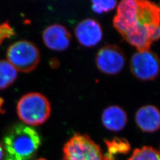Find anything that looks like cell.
<instances>
[{
    "instance_id": "6da1fadb",
    "label": "cell",
    "mask_w": 160,
    "mask_h": 160,
    "mask_svg": "<svg viewBox=\"0 0 160 160\" xmlns=\"http://www.w3.org/2000/svg\"><path fill=\"white\" fill-rule=\"evenodd\" d=\"M160 9L145 0H123L118 6L113 24L122 38L138 52L150 50L160 35Z\"/></svg>"
},
{
    "instance_id": "7c38bea8",
    "label": "cell",
    "mask_w": 160,
    "mask_h": 160,
    "mask_svg": "<svg viewBox=\"0 0 160 160\" xmlns=\"http://www.w3.org/2000/svg\"><path fill=\"white\" fill-rule=\"evenodd\" d=\"M108 147V153L103 157V160H114L115 156L126 154L130 150V145L123 138H115L112 141H105Z\"/></svg>"
},
{
    "instance_id": "e0dca14e",
    "label": "cell",
    "mask_w": 160,
    "mask_h": 160,
    "mask_svg": "<svg viewBox=\"0 0 160 160\" xmlns=\"http://www.w3.org/2000/svg\"><path fill=\"white\" fill-rule=\"evenodd\" d=\"M2 156H3V149L2 148L1 145H0V160H1Z\"/></svg>"
},
{
    "instance_id": "5bb4252c",
    "label": "cell",
    "mask_w": 160,
    "mask_h": 160,
    "mask_svg": "<svg viewBox=\"0 0 160 160\" xmlns=\"http://www.w3.org/2000/svg\"><path fill=\"white\" fill-rule=\"evenodd\" d=\"M128 160H160V152L152 147L144 146L135 149Z\"/></svg>"
},
{
    "instance_id": "9a60e30c",
    "label": "cell",
    "mask_w": 160,
    "mask_h": 160,
    "mask_svg": "<svg viewBox=\"0 0 160 160\" xmlns=\"http://www.w3.org/2000/svg\"><path fill=\"white\" fill-rule=\"evenodd\" d=\"M118 4V1L115 0L111 1H92V10L97 14H102L113 10Z\"/></svg>"
},
{
    "instance_id": "8fae6325",
    "label": "cell",
    "mask_w": 160,
    "mask_h": 160,
    "mask_svg": "<svg viewBox=\"0 0 160 160\" xmlns=\"http://www.w3.org/2000/svg\"><path fill=\"white\" fill-rule=\"evenodd\" d=\"M128 119L126 112L116 105L104 109L102 115L103 125L111 131L119 132L123 129L127 125Z\"/></svg>"
},
{
    "instance_id": "9c48e42d",
    "label": "cell",
    "mask_w": 160,
    "mask_h": 160,
    "mask_svg": "<svg viewBox=\"0 0 160 160\" xmlns=\"http://www.w3.org/2000/svg\"><path fill=\"white\" fill-rule=\"evenodd\" d=\"M42 38L45 45L49 49L55 51H63L68 48L72 36L65 26L54 24L44 30Z\"/></svg>"
},
{
    "instance_id": "30bf717a",
    "label": "cell",
    "mask_w": 160,
    "mask_h": 160,
    "mask_svg": "<svg viewBox=\"0 0 160 160\" xmlns=\"http://www.w3.org/2000/svg\"><path fill=\"white\" fill-rule=\"evenodd\" d=\"M135 122L138 128L143 132L157 131L160 126V111L153 105L142 106L135 114Z\"/></svg>"
},
{
    "instance_id": "ba28073f",
    "label": "cell",
    "mask_w": 160,
    "mask_h": 160,
    "mask_svg": "<svg viewBox=\"0 0 160 160\" xmlns=\"http://www.w3.org/2000/svg\"><path fill=\"white\" fill-rule=\"evenodd\" d=\"M77 39L81 45L87 48L96 46L103 38L100 24L93 18H86L78 23L75 29Z\"/></svg>"
},
{
    "instance_id": "8992f818",
    "label": "cell",
    "mask_w": 160,
    "mask_h": 160,
    "mask_svg": "<svg viewBox=\"0 0 160 160\" xmlns=\"http://www.w3.org/2000/svg\"><path fill=\"white\" fill-rule=\"evenodd\" d=\"M132 74L142 81L154 80L160 71V60L158 56L150 50L138 51L130 61Z\"/></svg>"
},
{
    "instance_id": "277c9868",
    "label": "cell",
    "mask_w": 160,
    "mask_h": 160,
    "mask_svg": "<svg viewBox=\"0 0 160 160\" xmlns=\"http://www.w3.org/2000/svg\"><path fill=\"white\" fill-rule=\"evenodd\" d=\"M7 57L17 70L29 72L33 71L39 63L40 51L30 41L18 40L8 47Z\"/></svg>"
},
{
    "instance_id": "7a4b0ae2",
    "label": "cell",
    "mask_w": 160,
    "mask_h": 160,
    "mask_svg": "<svg viewBox=\"0 0 160 160\" xmlns=\"http://www.w3.org/2000/svg\"><path fill=\"white\" fill-rule=\"evenodd\" d=\"M41 144L39 133L32 126L16 124L3 139L5 160H30Z\"/></svg>"
},
{
    "instance_id": "2e32d148",
    "label": "cell",
    "mask_w": 160,
    "mask_h": 160,
    "mask_svg": "<svg viewBox=\"0 0 160 160\" xmlns=\"http://www.w3.org/2000/svg\"><path fill=\"white\" fill-rule=\"evenodd\" d=\"M14 34V29L8 22L0 24V44L6 38L11 37Z\"/></svg>"
},
{
    "instance_id": "ac0fdd59",
    "label": "cell",
    "mask_w": 160,
    "mask_h": 160,
    "mask_svg": "<svg viewBox=\"0 0 160 160\" xmlns=\"http://www.w3.org/2000/svg\"><path fill=\"white\" fill-rule=\"evenodd\" d=\"M46 160V159H45V158H39V159H38V160Z\"/></svg>"
},
{
    "instance_id": "4fadbf2b",
    "label": "cell",
    "mask_w": 160,
    "mask_h": 160,
    "mask_svg": "<svg viewBox=\"0 0 160 160\" xmlns=\"http://www.w3.org/2000/svg\"><path fill=\"white\" fill-rule=\"evenodd\" d=\"M17 70L8 60H0V89L10 86L16 79Z\"/></svg>"
},
{
    "instance_id": "3957f363",
    "label": "cell",
    "mask_w": 160,
    "mask_h": 160,
    "mask_svg": "<svg viewBox=\"0 0 160 160\" xmlns=\"http://www.w3.org/2000/svg\"><path fill=\"white\" fill-rule=\"evenodd\" d=\"M17 114L27 125L37 126L45 123L51 113V104L43 94L32 92L21 97L17 104Z\"/></svg>"
},
{
    "instance_id": "5b68a950",
    "label": "cell",
    "mask_w": 160,
    "mask_h": 160,
    "mask_svg": "<svg viewBox=\"0 0 160 160\" xmlns=\"http://www.w3.org/2000/svg\"><path fill=\"white\" fill-rule=\"evenodd\" d=\"M62 160H103L100 147L87 135L75 133L65 144Z\"/></svg>"
},
{
    "instance_id": "52a82bcc",
    "label": "cell",
    "mask_w": 160,
    "mask_h": 160,
    "mask_svg": "<svg viewBox=\"0 0 160 160\" xmlns=\"http://www.w3.org/2000/svg\"><path fill=\"white\" fill-rule=\"evenodd\" d=\"M126 62V57L120 47L115 45L103 46L97 52L96 63L97 68L107 75H116L121 72Z\"/></svg>"
}]
</instances>
